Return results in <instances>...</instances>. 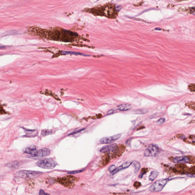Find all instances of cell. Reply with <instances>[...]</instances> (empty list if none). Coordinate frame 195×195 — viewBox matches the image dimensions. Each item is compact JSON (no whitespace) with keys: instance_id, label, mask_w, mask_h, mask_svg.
<instances>
[{"instance_id":"cell-1","label":"cell","mask_w":195,"mask_h":195,"mask_svg":"<svg viewBox=\"0 0 195 195\" xmlns=\"http://www.w3.org/2000/svg\"><path fill=\"white\" fill-rule=\"evenodd\" d=\"M30 32L40 38L54 41L72 42L78 38V34L72 31L60 28H54L50 29L32 28Z\"/></svg>"},{"instance_id":"cell-2","label":"cell","mask_w":195,"mask_h":195,"mask_svg":"<svg viewBox=\"0 0 195 195\" xmlns=\"http://www.w3.org/2000/svg\"><path fill=\"white\" fill-rule=\"evenodd\" d=\"M84 11L95 16H104L111 19H115L118 15V11L114 4L108 3L91 8H86Z\"/></svg>"},{"instance_id":"cell-3","label":"cell","mask_w":195,"mask_h":195,"mask_svg":"<svg viewBox=\"0 0 195 195\" xmlns=\"http://www.w3.org/2000/svg\"><path fill=\"white\" fill-rule=\"evenodd\" d=\"M42 174L40 172L30 170H20L16 173L15 175L17 177L23 178H33L38 177Z\"/></svg>"},{"instance_id":"cell-4","label":"cell","mask_w":195,"mask_h":195,"mask_svg":"<svg viewBox=\"0 0 195 195\" xmlns=\"http://www.w3.org/2000/svg\"><path fill=\"white\" fill-rule=\"evenodd\" d=\"M78 180L77 178L72 176H67L58 178L57 181L66 187L71 188L75 185V183Z\"/></svg>"},{"instance_id":"cell-5","label":"cell","mask_w":195,"mask_h":195,"mask_svg":"<svg viewBox=\"0 0 195 195\" xmlns=\"http://www.w3.org/2000/svg\"><path fill=\"white\" fill-rule=\"evenodd\" d=\"M57 163L51 158L44 159L37 162V165L39 167L44 169H53L57 166Z\"/></svg>"},{"instance_id":"cell-6","label":"cell","mask_w":195,"mask_h":195,"mask_svg":"<svg viewBox=\"0 0 195 195\" xmlns=\"http://www.w3.org/2000/svg\"><path fill=\"white\" fill-rule=\"evenodd\" d=\"M168 181L167 179H162L156 181L150 186V190L152 192H159L163 190Z\"/></svg>"},{"instance_id":"cell-7","label":"cell","mask_w":195,"mask_h":195,"mask_svg":"<svg viewBox=\"0 0 195 195\" xmlns=\"http://www.w3.org/2000/svg\"><path fill=\"white\" fill-rule=\"evenodd\" d=\"M51 151L49 149L44 148L36 150L33 154L29 156L28 157L33 159H41L49 155Z\"/></svg>"},{"instance_id":"cell-8","label":"cell","mask_w":195,"mask_h":195,"mask_svg":"<svg viewBox=\"0 0 195 195\" xmlns=\"http://www.w3.org/2000/svg\"><path fill=\"white\" fill-rule=\"evenodd\" d=\"M159 152V148L154 145L151 144L146 149L144 153L145 157H153L155 156Z\"/></svg>"},{"instance_id":"cell-9","label":"cell","mask_w":195,"mask_h":195,"mask_svg":"<svg viewBox=\"0 0 195 195\" xmlns=\"http://www.w3.org/2000/svg\"><path fill=\"white\" fill-rule=\"evenodd\" d=\"M121 136V134H118L111 137L103 138L100 140V142L102 144H110L120 138Z\"/></svg>"},{"instance_id":"cell-10","label":"cell","mask_w":195,"mask_h":195,"mask_svg":"<svg viewBox=\"0 0 195 195\" xmlns=\"http://www.w3.org/2000/svg\"><path fill=\"white\" fill-rule=\"evenodd\" d=\"M117 144H116L109 145L104 146L100 150V152L102 153H109L115 151L117 148Z\"/></svg>"},{"instance_id":"cell-11","label":"cell","mask_w":195,"mask_h":195,"mask_svg":"<svg viewBox=\"0 0 195 195\" xmlns=\"http://www.w3.org/2000/svg\"><path fill=\"white\" fill-rule=\"evenodd\" d=\"M173 162L176 163H187L189 162L190 160L185 156H181L174 158L173 159Z\"/></svg>"},{"instance_id":"cell-12","label":"cell","mask_w":195,"mask_h":195,"mask_svg":"<svg viewBox=\"0 0 195 195\" xmlns=\"http://www.w3.org/2000/svg\"><path fill=\"white\" fill-rule=\"evenodd\" d=\"M26 133V135L24 136L26 137H35L37 135V131L36 130H30L23 128Z\"/></svg>"},{"instance_id":"cell-13","label":"cell","mask_w":195,"mask_h":195,"mask_svg":"<svg viewBox=\"0 0 195 195\" xmlns=\"http://www.w3.org/2000/svg\"><path fill=\"white\" fill-rule=\"evenodd\" d=\"M36 147L34 145H32L24 148L23 151L24 153L29 154L30 155L33 154L36 151Z\"/></svg>"},{"instance_id":"cell-14","label":"cell","mask_w":195,"mask_h":195,"mask_svg":"<svg viewBox=\"0 0 195 195\" xmlns=\"http://www.w3.org/2000/svg\"><path fill=\"white\" fill-rule=\"evenodd\" d=\"M132 108L131 104H120L117 107L118 110L122 111H128Z\"/></svg>"},{"instance_id":"cell-15","label":"cell","mask_w":195,"mask_h":195,"mask_svg":"<svg viewBox=\"0 0 195 195\" xmlns=\"http://www.w3.org/2000/svg\"><path fill=\"white\" fill-rule=\"evenodd\" d=\"M159 173L156 171H153L150 173V176H149V180L151 181H153L158 175Z\"/></svg>"},{"instance_id":"cell-16","label":"cell","mask_w":195,"mask_h":195,"mask_svg":"<svg viewBox=\"0 0 195 195\" xmlns=\"http://www.w3.org/2000/svg\"><path fill=\"white\" fill-rule=\"evenodd\" d=\"M148 112V110L146 109H141L135 111V113L137 114H144Z\"/></svg>"},{"instance_id":"cell-17","label":"cell","mask_w":195,"mask_h":195,"mask_svg":"<svg viewBox=\"0 0 195 195\" xmlns=\"http://www.w3.org/2000/svg\"><path fill=\"white\" fill-rule=\"evenodd\" d=\"M132 164H133V166L135 168V171L136 172H137L139 170H140V167H141L140 163L138 162L134 161L132 162Z\"/></svg>"},{"instance_id":"cell-18","label":"cell","mask_w":195,"mask_h":195,"mask_svg":"<svg viewBox=\"0 0 195 195\" xmlns=\"http://www.w3.org/2000/svg\"><path fill=\"white\" fill-rule=\"evenodd\" d=\"M18 163L17 161L11 162L7 164V166L10 168H15L16 167H18Z\"/></svg>"},{"instance_id":"cell-19","label":"cell","mask_w":195,"mask_h":195,"mask_svg":"<svg viewBox=\"0 0 195 195\" xmlns=\"http://www.w3.org/2000/svg\"><path fill=\"white\" fill-rule=\"evenodd\" d=\"M53 133L52 131L48 130H42L41 132L42 135L44 136L50 135L52 134Z\"/></svg>"},{"instance_id":"cell-20","label":"cell","mask_w":195,"mask_h":195,"mask_svg":"<svg viewBox=\"0 0 195 195\" xmlns=\"http://www.w3.org/2000/svg\"><path fill=\"white\" fill-rule=\"evenodd\" d=\"M132 163V162H127L124 163H123L122 165V167L123 169L127 168Z\"/></svg>"},{"instance_id":"cell-21","label":"cell","mask_w":195,"mask_h":195,"mask_svg":"<svg viewBox=\"0 0 195 195\" xmlns=\"http://www.w3.org/2000/svg\"><path fill=\"white\" fill-rule=\"evenodd\" d=\"M62 54H76V55H77V54H79V55H84V54H81V53H77V52H71V51H63L62 53Z\"/></svg>"},{"instance_id":"cell-22","label":"cell","mask_w":195,"mask_h":195,"mask_svg":"<svg viewBox=\"0 0 195 195\" xmlns=\"http://www.w3.org/2000/svg\"><path fill=\"white\" fill-rule=\"evenodd\" d=\"M7 113L4 110L3 107L1 103H0V115L7 114Z\"/></svg>"},{"instance_id":"cell-23","label":"cell","mask_w":195,"mask_h":195,"mask_svg":"<svg viewBox=\"0 0 195 195\" xmlns=\"http://www.w3.org/2000/svg\"><path fill=\"white\" fill-rule=\"evenodd\" d=\"M116 169V166L113 165L111 166H110L108 168V171L109 172H110V173H112L114 171L115 169Z\"/></svg>"},{"instance_id":"cell-24","label":"cell","mask_w":195,"mask_h":195,"mask_svg":"<svg viewBox=\"0 0 195 195\" xmlns=\"http://www.w3.org/2000/svg\"><path fill=\"white\" fill-rule=\"evenodd\" d=\"M85 128H82L80 130H77L76 131H74L73 132H71L68 135H75L76 134H77V133L81 132H82L83 131V130H84Z\"/></svg>"},{"instance_id":"cell-25","label":"cell","mask_w":195,"mask_h":195,"mask_svg":"<svg viewBox=\"0 0 195 195\" xmlns=\"http://www.w3.org/2000/svg\"><path fill=\"white\" fill-rule=\"evenodd\" d=\"M165 121V119L164 118H162L158 120L157 122V123L159 125H160L163 124Z\"/></svg>"},{"instance_id":"cell-26","label":"cell","mask_w":195,"mask_h":195,"mask_svg":"<svg viewBox=\"0 0 195 195\" xmlns=\"http://www.w3.org/2000/svg\"><path fill=\"white\" fill-rule=\"evenodd\" d=\"M84 170L85 169H83V170H82L75 171L70 172L68 173V174H76V173H79L81 172H83V171H84Z\"/></svg>"},{"instance_id":"cell-27","label":"cell","mask_w":195,"mask_h":195,"mask_svg":"<svg viewBox=\"0 0 195 195\" xmlns=\"http://www.w3.org/2000/svg\"><path fill=\"white\" fill-rule=\"evenodd\" d=\"M189 88L190 89V91H194L195 90L194 84H192L190 85L189 86Z\"/></svg>"},{"instance_id":"cell-28","label":"cell","mask_w":195,"mask_h":195,"mask_svg":"<svg viewBox=\"0 0 195 195\" xmlns=\"http://www.w3.org/2000/svg\"><path fill=\"white\" fill-rule=\"evenodd\" d=\"M39 195H50L49 193H46L45 192H44L43 190H40L39 192Z\"/></svg>"},{"instance_id":"cell-29","label":"cell","mask_w":195,"mask_h":195,"mask_svg":"<svg viewBox=\"0 0 195 195\" xmlns=\"http://www.w3.org/2000/svg\"><path fill=\"white\" fill-rule=\"evenodd\" d=\"M114 110H109V111L107 112V114L110 115L112 114L114 112Z\"/></svg>"},{"instance_id":"cell-30","label":"cell","mask_w":195,"mask_h":195,"mask_svg":"<svg viewBox=\"0 0 195 195\" xmlns=\"http://www.w3.org/2000/svg\"><path fill=\"white\" fill-rule=\"evenodd\" d=\"M5 48L6 47L5 46H4V45H1V44H0V49H3Z\"/></svg>"}]
</instances>
